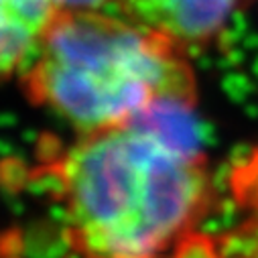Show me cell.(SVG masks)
Returning <instances> with one entry per match:
<instances>
[{"instance_id":"obj_1","label":"cell","mask_w":258,"mask_h":258,"mask_svg":"<svg viewBox=\"0 0 258 258\" xmlns=\"http://www.w3.org/2000/svg\"><path fill=\"white\" fill-rule=\"evenodd\" d=\"M163 106L78 135L51 167L76 258H163L206 216L214 181L189 118Z\"/></svg>"},{"instance_id":"obj_2","label":"cell","mask_w":258,"mask_h":258,"mask_svg":"<svg viewBox=\"0 0 258 258\" xmlns=\"http://www.w3.org/2000/svg\"><path fill=\"white\" fill-rule=\"evenodd\" d=\"M31 104L78 135L126 124L163 106H196L191 53L104 9L59 11L23 76Z\"/></svg>"},{"instance_id":"obj_3","label":"cell","mask_w":258,"mask_h":258,"mask_svg":"<svg viewBox=\"0 0 258 258\" xmlns=\"http://www.w3.org/2000/svg\"><path fill=\"white\" fill-rule=\"evenodd\" d=\"M242 0H116L120 15L179 43L189 53L214 43Z\"/></svg>"},{"instance_id":"obj_4","label":"cell","mask_w":258,"mask_h":258,"mask_svg":"<svg viewBox=\"0 0 258 258\" xmlns=\"http://www.w3.org/2000/svg\"><path fill=\"white\" fill-rule=\"evenodd\" d=\"M57 13L55 0H0V84L23 76Z\"/></svg>"},{"instance_id":"obj_5","label":"cell","mask_w":258,"mask_h":258,"mask_svg":"<svg viewBox=\"0 0 258 258\" xmlns=\"http://www.w3.org/2000/svg\"><path fill=\"white\" fill-rule=\"evenodd\" d=\"M59 11L68 9H104L106 5H116V0H55Z\"/></svg>"}]
</instances>
